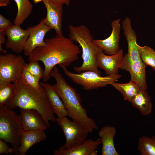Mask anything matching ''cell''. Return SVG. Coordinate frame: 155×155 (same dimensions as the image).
Returning <instances> with one entry per match:
<instances>
[{"label": "cell", "instance_id": "cell-1", "mask_svg": "<svg viewBox=\"0 0 155 155\" xmlns=\"http://www.w3.org/2000/svg\"><path fill=\"white\" fill-rule=\"evenodd\" d=\"M44 41L45 46L36 48L28 57V60L43 63L44 69L42 79L45 82L50 78L55 66L57 64L68 66L78 60L81 51L74 41L63 35H56Z\"/></svg>", "mask_w": 155, "mask_h": 155}, {"label": "cell", "instance_id": "cell-2", "mask_svg": "<svg viewBox=\"0 0 155 155\" xmlns=\"http://www.w3.org/2000/svg\"><path fill=\"white\" fill-rule=\"evenodd\" d=\"M15 85L14 92L4 106L13 110L17 108L22 109H33L38 111L42 116L48 128L49 121L56 122L49 101L46 91L42 86L36 90L26 85L21 77L13 83Z\"/></svg>", "mask_w": 155, "mask_h": 155}, {"label": "cell", "instance_id": "cell-3", "mask_svg": "<svg viewBox=\"0 0 155 155\" xmlns=\"http://www.w3.org/2000/svg\"><path fill=\"white\" fill-rule=\"evenodd\" d=\"M51 75L55 79L56 83L53 86L61 99L68 116L79 123L89 133L98 129L96 122L88 116L86 110L82 105L79 94L67 83L56 65L53 68Z\"/></svg>", "mask_w": 155, "mask_h": 155}, {"label": "cell", "instance_id": "cell-4", "mask_svg": "<svg viewBox=\"0 0 155 155\" xmlns=\"http://www.w3.org/2000/svg\"><path fill=\"white\" fill-rule=\"evenodd\" d=\"M69 38L79 44L82 48L83 62L80 67H75L74 70L78 73L87 71H94L100 75V71L97 65L96 56L103 50L93 41L94 39L90 30L86 26H74L69 25Z\"/></svg>", "mask_w": 155, "mask_h": 155}, {"label": "cell", "instance_id": "cell-5", "mask_svg": "<svg viewBox=\"0 0 155 155\" xmlns=\"http://www.w3.org/2000/svg\"><path fill=\"white\" fill-rule=\"evenodd\" d=\"M12 110L4 106L0 107V139L10 143L17 155L22 130L19 116Z\"/></svg>", "mask_w": 155, "mask_h": 155}, {"label": "cell", "instance_id": "cell-6", "mask_svg": "<svg viewBox=\"0 0 155 155\" xmlns=\"http://www.w3.org/2000/svg\"><path fill=\"white\" fill-rule=\"evenodd\" d=\"M59 66L66 75L86 90L97 89L108 84L111 85L121 77L119 74L102 77L98 73L92 71H87L79 73H74L68 70L66 67L62 65Z\"/></svg>", "mask_w": 155, "mask_h": 155}, {"label": "cell", "instance_id": "cell-7", "mask_svg": "<svg viewBox=\"0 0 155 155\" xmlns=\"http://www.w3.org/2000/svg\"><path fill=\"white\" fill-rule=\"evenodd\" d=\"M26 64L20 55L8 53L0 55V82L13 83L21 77Z\"/></svg>", "mask_w": 155, "mask_h": 155}, {"label": "cell", "instance_id": "cell-8", "mask_svg": "<svg viewBox=\"0 0 155 155\" xmlns=\"http://www.w3.org/2000/svg\"><path fill=\"white\" fill-rule=\"evenodd\" d=\"M56 122L62 129L65 137V144L59 149H65L84 143L89 132L76 121H71L66 117L56 118Z\"/></svg>", "mask_w": 155, "mask_h": 155}, {"label": "cell", "instance_id": "cell-9", "mask_svg": "<svg viewBox=\"0 0 155 155\" xmlns=\"http://www.w3.org/2000/svg\"><path fill=\"white\" fill-rule=\"evenodd\" d=\"M27 29L29 35L23 51L24 55L28 57L36 48L45 46L44 37L46 33L52 29L46 24L45 18L38 24L28 27Z\"/></svg>", "mask_w": 155, "mask_h": 155}, {"label": "cell", "instance_id": "cell-10", "mask_svg": "<svg viewBox=\"0 0 155 155\" xmlns=\"http://www.w3.org/2000/svg\"><path fill=\"white\" fill-rule=\"evenodd\" d=\"M5 32L7 36L5 42L6 48L11 49L16 53H21L23 51L29 36L28 30H24L20 26L14 24Z\"/></svg>", "mask_w": 155, "mask_h": 155}, {"label": "cell", "instance_id": "cell-11", "mask_svg": "<svg viewBox=\"0 0 155 155\" xmlns=\"http://www.w3.org/2000/svg\"><path fill=\"white\" fill-rule=\"evenodd\" d=\"M121 19L118 18L113 21L111 23L112 31L111 35L103 40L93 39V42L101 48L108 55L115 54L120 49L119 42L120 38Z\"/></svg>", "mask_w": 155, "mask_h": 155}, {"label": "cell", "instance_id": "cell-12", "mask_svg": "<svg viewBox=\"0 0 155 155\" xmlns=\"http://www.w3.org/2000/svg\"><path fill=\"white\" fill-rule=\"evenodd\" d=\"M19 116L22 130L44 131L48 128L42 115L35 110L20 109Z\"/></svg>", "mask_w": 155, "mask_h": 155}, {"label": "cell", "instance_id": "cell-13", "mask_svg": "<svg viewBox=\"0 0 155 155\" xmlns=\"http://www.w3.org/2000/svg\"><path fill=\"white\" fill-rule=\"evenodd\" d=\"M123 56L122 49L112 55L105 54L103 51L100 52L96 56L97 66L104 70L108 75L119 74L118 69L121 65Z\"/></svg>", "mask_w": 155, "mask_h": 155}, {"label": "cell", "instance_id": "cell-14", "mask_svg": "<svg viewBox=\"0 0 155 155\" xmlns=\"http://www.w3.org/2000/svg\"><path fill=\"white\" fill-rule=\"evenodd\" d=\"M46 10V24L54 29L56 35H63L62 32L63 5L55 4L49 0H42Z\"/></svg>", "mask_w": 155, "mask_h": 155}, {"label": "cell", "instance_id": "cell-15", "mask_svg": "<svg viewBox=\"0 0 155 155\" xmlns=\"http://www.w3.org/2000/svg\"><path fill=\"white\" fill-rule=\"evenodd\" d=\"M146 66L141 60L121 66L120 68L128 71L131 80L136 83L141 89L146 90L147 88L146 72Z\"/></svg>", "mask_w": 155, "mask_h": 155}, {"label": "cell", "instance_id": "cell-16", "mask_svg": "<svg viewBox=\"0 0 155 155\" xmlns=\"http://www.w3.org/2000/svg\"><path fill=\"white\" fill-rule=\"evenodd\" d=\"M101 143L100 138L96 140L92 139L86 140L82 144L65 149L55 150L54 155H91V153L97 149L98 146Z\"/></svg>", "mask_w": 155, "mask_h": 155}, {"label": "cell", "instance_id": "cell-17", "mask_svg": "<svg viewBox=\"0 0 155 155\" xmlns=\"http://www.w3.org/2000/svg\"><path fill=\"white\" fill-rule=\"evenodd\" d=\"M44 131L39 130H22L20 134L19 155H24L33 145L45 140Z\"/></svg>", "mask_w": 155, "mask_h": 155}, {"label": "cell", "instance_id": "cell-18", "mask_svg": "<svg viewBox=\"0 0 155 155\" xmlns=\"http://www.w3.org/2000/svg\"><path fill=\"white\" fill-rule=\"evenodd\" d=\"M40 84L44 89L53 111L57 117L61 118L68 116L67 110L53 85L42 82Z\"/></svg>", "mask_w": 155, "mask_h": 155}, {"label": "cell", "instance_id": "cell-19", "mask_svg": "<svg viewBox=\"0 0 155 155\" xmlns=\"http://www.w3.org/2000/svg\"><path fill=\"white\" fill-rule=\"evenodd\" d=\"M115 127L106 126L102 127L98 134L102 143V155H119L115 148L114 138L116 133Z\"/></svg>", "mask_w": 155, "mask_h": 155}, {"label": "cell", "instance_id": "cell-20", "mask_svg": "<svg viewBox=\"0 0 155 155\" xmlns=\"http://www.w3.org/2000/svg\"><path fill=\"white\" fill-rule=\"evenodd\" d=\"M130 102L143 115H148L152 113V105L151 97L145 90L141 89Z\"/></svg>", "mask_w": 155, "mask_h": 155}, {"label": "cell", "instance_id": "cell-21", "mask_svg": "<svg viewBox=\"0 0 155 155\" xmlns=\"http://www.w3.org/2000/svg\"><path fill=\"white\" fill-rule=\"evenodd\" d=\"M16 3L18 11L14 19V24L20 26L31 13L33 5L29 0H13Z\"/></svg>", "mask_w": 155, "mask_h": 155}, {"label": "cell", "instance_id": "cell-22", "mask_svg": "<svg viewBox=\"0 0 155 155\" xmlns=\"http://www.w3.org/2000/svg\"><path fill=\"white\" fill-rule=\"evenodd\" d=\"M111 85L121 93L125 100L129 102L141 89L139 86L131 80L127 83L115 82Z\"/></svg>", "mask_w": 155, "mask_h": 155}, {"label": "cell", "instance_id": "cell-23", "mask_svg": "<svg viewBox=\"0 0 155 155\" xmlns=\"http://www.w3.org/2000/svg\"><path fill=\"white\" fill-rule=\"evenodd\" d=\"M137 150L142 155H155V135L143 136L139 139Z\"/></svg>", "mask_w": 155, "mask_h": 155}, {"label": "cell", "instance_id": "cell-24", "mask_svg": "<svg viewBox=\"0 0 155 155\" xmlns=\"http://www.w3.org/2000/svg\"><path fill=\"white\" fill-rule=\"evenodd\" d=\"M137 45L142 61L146 66H150L155 72V51L148 46H142L137 43Z\"/></svg>", "mask_w": 155, "mask_h": 155}, {"label": "cell", "instance_id": "cell-25", "mask_svg": "<svg viewBox=\"0 0 155 155\" xmlns=\"http://www.w3.org/2000/svg\"><path fill=\"white\" fill-rule=\"evenodd\" d=\"M15 84L11 82H0V107L4 106L13 94Z\"/></svg>", "mask_w": 155, "mask_h": 155}, {"label": "cell", "instance_id": "cell-26", "mask_svg": "<svg viewBox=\"0 0 155 155\" xmlns=\"http://www.w3.org/2000/svg\"><path fill=\"white\" fill-rule=\"evenodd\" d=\"M23 82L28 86L36 89L39 90L42 86L39 83V81L32 75L25 67L21 76Z\"/></svg>", "mask_w": 155, "mask_h": 155}, {"label": "cell", "instance_id": "cell-27", "mask_svg": "<svg viewBox=\"0 0 155 155\" xmlns=\"http://www.w3.org/2000/svg\"><path fill=\"white\" fill-rule=\"evenodd\" d=\"M37 61H33L29 62L26 64V68L28 71L34 77L38 80L42 79L44 70Z\"/></svg>", "mask_w": 155, "mask_h": 155}, {"label": "cell", "instance_id": "cell-28", "mask_svg": "<svg viewBox=\"0 0 155 155\" xmlns=\"http://www.w3.org/2000/svg\"><path fill=\"white\" fill-rule=\"evenodd\" d=\"M12 24L8 19L0 14V32L5 31L12 26Z\"/></svg>", "mask_w": 155, "mask_h": 155}, {"label": "cell", "instance_id": "cell-29", "mask_svg": "<svg viewBox=\"0 0 155 155\" xmlns=\"http://www.w3.org/2000/svg\"><path fill=\"white\" fill-rule=\"evenodd\" d=\"M6 142L0 139V154L4 153L11 154L14 152L13 148L9 147Z\"/></svg>", "mask_w": 155, "mask_h": 155}, {"label": "cell", "instance_id": "cell-30", "mask_svg": "<svg viewBox=\"0 0 155 155\" xmlns=\"http://www.w3.org/2000/svg\"><path fill=\"white\" fill-rule=\"evenodd\" d=\"M5 32H0V51L1 52L6 53V51L4 50L1 46V45L6 42L5 38Z\"/></svg>", "mask_w": 155, "mask_h": 155}, {"label": "cell", "instance_id": "cell-31", "mask_svg": "<svg viewBox=\"0 0 155 155\" xmlns=\"http://www.w3.org/2000/svg\"><path fill=\"white\" fill-rule=\"evenodd\" d=\"M53 3L63 5L65 4L67 5H69L70 4V0H49Z\"/></svg>", "mask_w": 155, "mask_h": 155}, {"label": "cell", "instance_id": "cell-32", "mask_svg": "<svg viewBox=\"0 0 155 155\" xmlns=\"http://www.w3.org/2000/svg\"><path fill=\"white\" fill-rule=\"evenodd\" d=\"M9 3V0H0V6H6L8 5Z\"/></svg>", "mask_w": 155, "mask_h": 155}, {"label": "cell", "instance_id": "cell-33", "mask_svg": "<svg viewBox=\"0 0 155 155\" xmlns=\"http://www.w3.org/2000/svg\"><path fill=\"white\" fill-rule=\"evenodd\" d=\"M34 3L36 4L42 1V0H33Z\"/></svg>", "mask_w": 155, "mask_h": 155}, {"label": "cell", "instance_id": "cell-34", "mask_svg": "<svg viewBox=\"0 0 155 155\" xmlns=\"http://www.w3.org/2000/svg\"><path fill=\"white\" fill-rule=\"evenodd\" d=\"M98 153L96 150H95L92 152L91 155H97Z\"/></svg>", "mask_w": 155, "mask_h": 155}]
</instances>
